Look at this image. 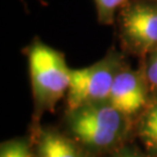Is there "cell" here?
<instances>
[{
	"label": "cell",
	"instance_id": "3957f363",
	"mask_svg": "<svg viewBox=\"0 0 157 157\" xmlns=\"http://www.w3.org/2000/svg\"><path fill=\"white\" fill-rule=\"evenodd\" d=\"M126 63L124 54L111 48L102 58L89 67L71 69L65 109L108 101L114 79Z\"/></svg>",
	"mask_w": 157,
	"mask_h": 157
},
{
	"label": "cell",
	"instance_id": "277c9868",
	"mask_svg": "<svg viewBox=\"0 0 157 157\" xmlns=\"http://www.w3.org/2000/svg\"><path fill=\"white\" fill-rule=\"evenodd\" d=\"M114 26L122 50L144 59L157 49V0H129L117 13Z\"/></svg>",
	"mask_w": 157,
	"mask_h": 157
},
{
	"label": "cell",
	"instance_id": "8992f818",
	"mask_svg": "<svg viewBox=\"0 0 157 157\" xmlns=\"http://www.w3.org/2000/svg\"><path fill=\"white\" fill-rule=\"evenodd\" d=\"M28 135L37 157H93L61 127L41 124Z\"/></svg>",
	"mask_w": 157,
	"mask_h": 157
},
{
	"label": "cell",
	"instance_id": "9c48e42d",
	"mask_svg": "<svg viewBox=\"0 0 157 157\" xmlns=\"http://www.w3.org/2000/svg\"><path fill=\"white\" fill-rule=\"evenodd\" d=\"M97 11V19L100 25H114L119 10L129 0H93Z\"/></svg>",
	"mask_w": 157,
	"mask_h": 157
},
{
	"label": "cell",
	"instance_id": "7c38bea8",
	"mask_svg": "<svg viewBox=\"0 0 157 157\" xmlns=\"http://www.w3.org/2000/svg\"><path fill=\"white\" fill-rule=\"evenodd\" d=\"M21 1H23V0H21ZM37 1H39L40 4H42V5H47V2H45L44 0H37ZM23 2H25V1H23Z\"/></svg>",
	"mask_w": 157,
	"mask_h": 157
},
{
	"label": "cell",
	"instance_id": "5b68a950",
	"mask_svg": "<svg viewBox=\"0 0 157 157\" xmlns=\"http://www.w3.org/2000/svg\"><path fill=\"white\" fill-rule=\"evenodd\" d=\"M152 94L142 69H133L126 63L114 79L108 102L135 122L150 104Z\"/></svg>",
	"mask_w": 157,
	"mask_h": 157
},
{
	"label": "cell",
	"instance_id": "30bf717a",
	"mask_svg": "<svg viewBox=\"0 0 157 157\" xmlns=\"http://www.w3.org/2000/svg\"><path fill=\"white\" fill-rule=\"evenodd\" d=\"M140 67L144 72L152 93L157 92V49L151 51L148 56L141 61Z\"/></svg>",
	"mask_w": 157,
	"mask_h": 157
},
{
	"label": "cell",
	"instance_id": "7a4b0ae2",
	"mask_svg": "<svg viewBox=\"0 0 157 157\" xmlns=\"http://www.w3.org/2000/svg\"><path fill=\"white\" fill-rule=\"evenodd\" d=\"M32 95L33 114L29 129L41 126L45 113L55 112L57 104L64 99L70 86L71 69L67 67L62 51L34 37L26 48Z\"/></svg>",
	"mask_w": 157,
	"mask_h": 157
},
{
	"label": "cell",
	"instance_id": "6da1fadb",
	"mask_svg": "<svg viewBox=\"0 0 157 157\" xmlns=\"http://www.w3.org/2000/svg\"><path fill=\"white\" fill-rule=\"evenodd\" d=\"M135 122L108 101L65 109L61 128L93 157H106L134 139Z\"/></svg>",
	"mask_w": 157,
	"mask_h": 157
},
{
	"label": "cell",
	"instance_id": "ba28073f",
	"mask_svg": "<svg viewBox=\"0 0 157 157\" xmlns=\"http://www.w3.org/2000/svg\"><path fill=\"white\" fill-rule=\"evenodd\" d=\"M0 157H37L29 135L17 136L1 142Z\"/></svg>",
	"mask_w": 157,
	"mask_h": 157
},
{
	"label": "cell",
	"instance_id": "8fae6325",
	"mask_svg": "<svg viewBox=\"0 0 157 157\" xmlns=\"http://www.w3.org/2000/svg\"><path fill=\"white\" fill-rule=\"evenodd\" d=\"M106 157H155L143 149L137 141H129Z\"/></svg>",
	"mask_w": 157,
	"mask_h": 157
},
{
	"label": "cell",
	"instance_id": "52a82bcc",
	"mask_svg": "<svg viewBox=\"0 0 157 157\" xmlns=\"http://www.w3.org/2000/svg\"><path fill=\"white\" fill-rule=\"evenodd\" d=\"M134 139L150 155L157 157V92L140 118L135 121Z\"/></svg>",
	"mask_w": 157,
	"mask_h": 157
}]
</instances>
